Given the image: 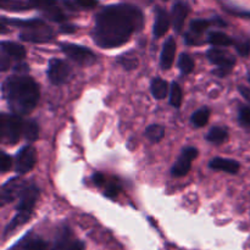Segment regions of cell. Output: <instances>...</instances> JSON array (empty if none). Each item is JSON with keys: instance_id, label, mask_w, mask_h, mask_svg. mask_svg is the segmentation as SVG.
<instances>
[{"instance_id": "1", "label": "cell", "mask_w": 250, "mask_h": 250, "mask_svg": "<svg viewBox=\"0 0 250 250\" xmlns=\"http://www.w3.org/2000/svg\"><path fill=\"white\" fill-rule=\"evenodd\" d=\"M143 14L134 5H109L97 15L93 41L102 48H116L127 43L132 34L143 27Z\"/></svg>"}, {"instance_id": "2", "label": "cell", "mask_w": 250, "mask_h": 250, "mask_svg": "<svg viewBox=\"0 0 250 250\" xmlns=\"http://www.w3.org/2000/svg\"><path fill=\"white\" fill-rule=\"evenodd\" d=\"M2 95L15 115L23 116L33 111L39 100V88L29 76L16 75L2 83Z\"/></svg>"}, {"instance_id": "3", "label": "cell", "mask_w": 250, "mask_h": 250, "mask_svg": "<svg viewBox=\"0 0 250 250\" xmlns=\"http://www.w3.org/2000/svg\"><path fill=\"white\" fill-rule=\"evenodd\" d=\"M24 121L19 115L2 114L0 117V134L1 141L7 144H15L23 136Z\"/></svg>"}, {"instance_id": "4", "label": "cell", "mask_w": 250, "mask_h": 250, "mask_svg": "<svg viewBox=\"0 0 250 250\" xmlns=\"http://www.w3.org/2000/svg\"><path fill=\"white\" fill-rule=\"evenodd\" d=\"M72 76V68L67 62L60 59H51L49 61L48 77L53 84L60 85L67 82Z\"/></svg>"}, {"instance_id": "5", "label": "cell", "mask_w": 250, "mask_h": 250, "mask_svg": "<svg viewBox=\"0 0 250 250\" xmlns=\"http://www.w3.org/2000/svg\"><path fill=\"white\" fill-rule=\"evenodd\" d=\"M20 37L22 41L32 42V43H45L53 38V31L43 21H41L34 26L23 28V31L20 33Z\"/></svg>"}, {"instance_id": "6", "label": "cell", "mask_w": 250, "mask_h": 250, "mask_svg": "<svg viewBox=\"0 0 250 250\" xmlns=\"http://www.w3.org/2000/svg\"><path fill=\"white\" fill-rule=\"evenodd\" d=\"M62 51L71 60L82 66H89L95 62V55L85 46L77 44H62Z\"/></svg>"}, {"instance_id": "7", "label": "cell", "mask_w": 250, "mask_h": 250, "mask_svg": "<svg viewBox=\"0 0 250 250\" xmlns=\"http://www.w3.org/2000/svg\"><path fill=\"white\" fill-rule=\"evenodd\" d=\"M36 149L31 146H23L16 155L15 170H16L17 173H21V175L29 172V171L34 167V165H36Z\"/></svg>"}, {"instance_id": "8", "label": "cell", "mask_w": 250, "mask_h": 250, "mask_svg": "<svg viewBox=\"0 0 250 250\" xmlns=\"http://www.w3.org/2000/svg\"><path fill=\"white\" fill-rule=\"evenodd\" d=\"M198 150L195 148H187L182 151L181 156L178 158V160L176 161V164L173 165L172 173L173 177H183V176L187 175L190 170V165H192V161L197 158Z\"/></svg>"}, {"instance_id": "9", "label": "cell", "mask_w": 250, "mask_h": 250, "mask_svg": "<svg viewBox=\"0 0 250 250\" xmlns=\"http://www.w3.org/2000/svg\"><path fill=\"white\" fill-rule=\"evenodd\" d=\"M26 182L19 180V178H14V180L7 181L1 188L2 204H7V203L14 202L16 198H20V195H21L22 192L26 189Z\"/></svg>"}, {"instance_id": "10", "label": "cell", "mask_w": 250, "mask_h": 250, "mask_svg": "<svg viewBox=\"0 0 250 250\" xmlns=\"http://www.w3.org/2000/svg\"><path fill=\"white\" fill-rule=\"evenodd\" d=\"M208 59L219 67L232 68L236 63V58L232 54L225 50H220V49H211L208 51Z\"/></svg>"}, {"instance_id": "11", "label": "cell", "mask_w": 250, "mask_h": 250, "mask_svg": "<svg viewBox=\"0 0 250 250\" xmlns=\"http://www.w3.org/2000/svg\"><path fill=\"white\" fill-rule=\"evenodd\" d=\"M39 197V190L37 187H26V189L20 195V203L17 210L21 211H33L34 204Z\"/></svg>"}, {"instance_id": "12", "label": "cell", "mask_w": 250, "mask_h": 250, "mask_svg": "<svg viewBox=\"0 0 250 250\" xmlns=\"http://www.w3.org/2000/svg\"><path fill=\"white\" fill-rule=\"evenodd\" d=\"M188 14H189V7L186 2L177 1L173 5L172 9V22L173 28L176 32H181L185 27L186 19H187Z\"/></svg>"}, {"instance_id": "13", "label": "cell", "mask_w": 250, "mask_h": 250, "mask_svg": "<svg viewBox=\"0 0 250 250\" xmlns=\"http://www.w3.org/2000/svg\"><path fill=\"white\" fill-rule=\"evenodd\" d=\"M176 42L173 38H168L164 44L163 53H161L160 65L164 70H168L172 66L176 56Z\"/></svg>"}, {"instance_id": "14", "label": "cell", "mask_w": 250, "mask_h": 250, "mask_svg": "<svg viewBox=\"0 0 250 250\" xmlns=\"http://www.w3.org/2000/svg\"><path fill=\"white\" fill-rule=\"evenodd\" d=\"M170 27V16L167 12L161 7L156 9V17H155V23H154V34L155 37L160 38L166 32L168 31Z\"/></svg>"}, {"instance_id": "15", "label": "cell", "mask_w": 250, "mask_h": 250, "mask_svg": "<svg viewBox=\"0 0 250 250\" xmlns=\"http://www.w3.org/2000/svg\"><path fill=\"white\" fill-rule=\"evenodd\" d=\"M1 54L6 55L10 60H22L26 56V50L23 46L14 42H2Z\"/></svg>"}, {"instance_id": "16", "label": "cell", "mask_w": 250, "mask_h": 250, "mask_svg": "<svg viewBox=\"0 0 250 250\" xmlns=\"http://www.w3.org/2000/svg\"><path fill=\"white\" fill-rule=\"evenodd\" d=\"M210 167L214 168V170L225 171V172L234 175L239 171V164L236 160H231V159L216 158L210 161Z\"/></svg>"}, {"instance_id": "17", "label": "cell", "mask_w": 250, "mask_h": 250, "mask_svg": "<svg viewBox=\"0 0 250 250\" xmlns=\"http://www.w3.org/2000/svg\"><path fill=\"white\" fill-rule=\"evenodd\" d=\"M31 216H32V211H21V210H17V214L15 215L14 219L10 221V224L7 225L6 229H5V232H4L5 236L9 233H12L14 231H16L19 227L23 226L26 222H28V220L31 219Z\"/></svg>"}, {"instance_id": "18", "label": "cell", "mask_w": 250, "mask_h": 250, "mask_svg": "<svg viewBox=\"0 0 250 250\" xmlns=\"http://www.w3.org/2000/svg\"><path fill=\"white\" fill-rule=\"evenodd\" d=\"M72 241V233H71L70 229H63L62 231H60V233L58 234L54 243L51 244V247L48 250H65Z\"/></svg>"}, {"instance_id": "19", "label": "cell", "mask_w": 250, "mask_h": 250, "mask_svg": "<svg viewBox=\"0 0 250 250\" xmlns=\"http://www.w3.org/2000/svg\"><path fill=\"white\" fill-rule=\"evenodd\" d=\"M208 41L215 46H231L234 44V41L229 36L222 32H211L209 33Z\"/></svg>"}, {"instance_id": "20", "label": "cell", "mask_w": 250, "mask_h": 250, "mask_svg": "<svg viewBox=\"0 0 250 250\" xmlns=\"http://www.w3.org/2000/svg\"><path fill=\"white\" fill-rule=\"evenodd\" d=\"M151 94L155 99H164L166 98L168 93V84L166 81L161 80V78H155V80L151 82L150 85Z\"/></svg>"}, {"instance_id": "21", "label": "cell", "mask_w": 250, "mask_h": 250, "mask_svg": "<svg viewBox=\"0 0 250 250\" xmlns=\"http://www.w3.org/2000/svg\"><path fill=\"white\" fill-rule=\"evenodd\" d=\"M19 250H48V244L39 238H24L20 243Z\"/></svg>"}, {"instance_id": "22", "label": "cell", "mask_w": 250, "mask_h": 250, "mask_svg": "<svg viewBox=\"0 0 250 250\" xmlns=\"http://www.w3.org/2000/svg\"><path fill=\"white\" fill-rule=\"evenodd\" d=\"M146 136L151 143H158L165 136V128L161 125H150V126L146 128Z\"/></svg>"}, {"instance_id": "23", "label": "cell", "mask_w": 250, "mask_h": 250, "mask_svg": "<svg viewBox=\"0 0 250 250\" xmlns=\"http://www.w3.org/2000/svg\"><path fill=\"white\" fill-rule=\"evenodd\" d=\"M227 138H229L227 131L225 128H221V127H214L212 129H210V132L207 136L208 141L214 144L224 143V142L227 141Z\"/></svg>"}, {"instance_id": "24", "label": "cell", "mask_w": 250, "mask_h": 250, "mask_svg": "<svg viewBox=\"0 0 250 250\" xmlns=\"http://www.w3.org/2000/svg\"><path fill=\"white\" fill-rule=\"evenodd\" d=\"M39 134L38 125L36 121H24L23 127V137L29 142L37 141Z\"/></svg>"}, {"instance_id": "25", "label": "cell", "mask_w": 250, "mask_h": 250, "mask_svg": "<svg viewBox=\"0 0 250 250\" xmlns=\"http://www.w3.org/2000/svg\"><path fill=\"white\" fill-rule=\"evenodd\" d=\"M210 117L209 109H200L195 111L192 116V124L197 127H204L208 124Z\"/></svg>"}, {"instance_id": "26", "label": "cell", "mask_w": 250, "mask_h": 250, "mask_svg": "<svg viewBox=\"0 0 250 250\" xmlns=\"http://www.w3.org/2000/svg\"><path fill=\"white\" fill-rule=\"evenodd\" d=\"M182 99H183V94H182V89H181V87L177 84V83H172V85H171V90H170L171 105L175 107H180L181 104H182Z\"/></svg>"}, {"instance_id": "27", "label": "cell", "mask_w": 250, "mask_h": 250, "mask_svg": "<svg viewBox=\"0 0 250 250\" xmlns=\"http://www.w3.org/2000/svg\"><path fill=\"white\" fill-rule=\"evenodd\" d=\"M178 67L183 73H190L194 70V61L188 54H182L178 59Z\"/></svg>"}, {"instance_id": "28", "label": "cell", "mask_w": 250, "mask_h": 250, "mask_svg": "<svg viewBox=\"0 0 250 250\" xmlns=\"http://www.w3.org/2000/svg\"><path fill=\"white\" fill-rule=\"evenodd\" d=\"M119 62L124 66L126 70H133L138 65V60L136 59V56L131 55V54H125L121 58L119 59Z\"/></svg>"}, {"instance_id": "29", "label": "cell", "mask_w": 250, "mask_h": 250, "mask_svg": "<svg viewBox=\"0 0 250 250\" xmlns=\"http://www.w3.org/2000/svg\"><path fill=\"white\" fill-rule=\"evenodd\" d=\"M210 26V21L208 20H195L190 23V32L195 34H202Z\"/></svg>"}, {"instance_id": "30", "label": "cell", "mask_w": 250, "mask_h": 250, "mask_svg": "<svg viewBox=\"0 0 250 250\" xmlns=\"http://www.w3.org/2000/svg\"><path fill=\"white\" fill-rule=\"evenodd\" d=\"M106 188H105V194L110 198H114L119 194L120 192V185L117 182H109L105 183Z\"/></svg>"}, {"instance_id": "31", "label": "cell", "mask_w": 250, "mask_h": 250, "mask_svg": "<svg viewBox=\"0 0 250 250\" xmlns=\"http://www.w3.org/2000/svg\"><path fill=\"white\" fill-rule=\"evenodd\" d=\"M12 166V159L11 156L7 155L6 153H1V158H0V168L1 172H6L11 168Z\"/></svg>"}, {"instance_id": "32", "label": "cell", "mask_w": 250, "mask_h": 250, "mask_svg": "<svg viewBox=\"0 0 250 250\" xmlns=\"http://www.w3.org/2000/svg\"><path fill=\"white\" fill-rule=\"evenodd\" d=\"M239 121L243 126L250 127V107L244 106L239 110Z\"/></svg>"}, {"instance_id": "33", "label": "cell", "mask_w": 250, "mask_h": 250, "mask_svg": "<svg viewBox=\"0 0 250 250\" xmlns=\"http://www.w3.org/2000/svg\"><path fill=\"white\" fill-rule=\"evenodd\" d=\"M234 45H236L237 51L241 54L242 56H248L250 54V43L249 42H234Z\"/></svg>"}, {"instance_id": "34", "label": "cell", "mask_w": 250, "mask_h": 250, "mask_svg": "<svg viewBox=\"0 0 250 250\" xmlns=\"http://www.w3.org/2000/svg\"><path fill=\"white\" fill-rule=\"evenodd\" d=\"M225 9H226L231 15H234V16L250 20V11H247V10H241V9H236V7H229V6H225Z\"/></svg>"}, {"instance_id": "35", "label": "cell", "mask_w": 250, "mask_h": 250, "mask_svg": "<svg viewBox=\"0 0 250 250\" xmlns=\"http://www.w3.org/2000/svg\"><path fill=\"white\" fill-rule=\"evenodd\" d=\"M73 1L83 9H93L98 5V0H73Z\"/></svg>"}, {"instance_id": "36", "label": "cell", "mask_w": 250, "mask_h": 250, "mask_svg": "<svg viewBox=\"0 0 250 250\" xmlns=\"http://www.w3.org/2000/svg\"><path fill=\"white\" fill-rule=\"evenodd\" d=\"M65 250H84V243L81 241H76V239H73Z\"/></svg>"}, {"instance_id": "37", "label": "cell", "mask_w": 250, "mask_h": 250, "mask_svg": "<svg viewBox=\"0 0 250 250\" xmlns=\"http://www.w3.org/2000/svg\"><path fill=\"white\" fill-rule=\"evenodd\" d=\"M93 181H94V183L97 186H99V187H103V186H105V183H106V180H105L104 175L103 173H94V176H93Z\"/></svg>"}, {"instance_id": "38", "label": "cell", "mask_w": 250, "mask_h": 250, "mask_svg": "<svg viewBox=\"0 0 250 250\" xmlns=\"http://www.w3.org/2000/svg\"><path fill=\"white\" fill-rule=\"evenodd\" d=\"M232 68L229 67H219L217 70L214 71V73L216 76H219V77H225L226 75H229V72H231Z\"/></svg>"}, {"instance_id": "39", "label": "cell", "mask_w": 250, "mask_h": 250, "mask_svg": "<svg viewBox=\"0 0 250 250\" xmlns=\"http://www.w3.org/2000/svg\"><path fill=\"white\" fill-rule=\"evenodd\" d=\"M239 92L242 93V95H243V97L246 98L248 102H250V89H249V88L241 85V87H239Z\"/></svg>"}, {"instance_id": "40", "label": "cell", "mask_w": 250, "mask_h": 250, "mask_svg": "<svg viewBox=\"0 0 250 250\" xmlns=\"http://www.w3.org/2000/svg\"><path fill=\"white\" fill-rule=\"evenodd\" d=\"M61 29H62V32H73V29L75 28H73V26H71L70 24V26H62L61 27Z\"/></svg>"}, {"instance_id": "41", "label": "cell", "mask_w": 250, "mask_h": 250, "mask_svg": "<svg viewBox=\"0 0 250 250\" xmlns=\"http://www.w3.org/2000/svg\"><path fill=\"white\" fill-rule=\"evenodd\" d=\"M249 82H250V75H249Z\"/></svg>"}]
</instances>
